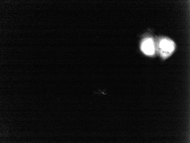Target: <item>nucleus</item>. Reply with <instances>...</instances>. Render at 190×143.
<instances>
[{
    "label": "nucleus",
    "mask_w": 190,
    "mask_h": 143,
    "mask_svg": "<svg viewBox=\"0 0 190 143\" xmlns=\"http://www.w3.org/2000/svg\"><path fill=\"white\" fill-rule=\"evenodd\" d=\"M142 49L146 54H151L154 51V47L151 40L148 39L142 43Z\"/></svg>",
    "instance_id": "nucleus-1"
},
{
    "label": "nucleus",
    "mask_w": 190,
    "mask_h": 143,
    "mask_svg": "<svg viewBox=\"0 0 190 143\" xmlns=\"http://www.w3.org/2000/svg\"><path fill=\"white\" fill-rule=\"evenodd\" d=\"M161 48L164 50L167 51H172L173 49L172 45L166 40L162 41L160 44Z\"/></svg>",
    "instance_id": "nucleus-2"
}]
</instances>
